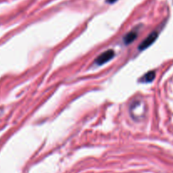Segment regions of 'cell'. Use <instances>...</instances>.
I'll return each instance as SVG.
<instances>
[{
	"mask_svg": "<svg viewBox=\"0 0 173 173\" xmlns=\"http://www.w3.org/2000/svg\"><path fill=\"white\" fill-rule=\"evenodd\" d=\"M155 77V71H150L148 73H146L143 77L140 79V81L143 83H151L154 80Z\"/></svg>",
	"mask_w": 173,
	"mask_h": 173,
	"instance_id": "cell-4",
	"label": "cell"
},
{
	"mask_svg": "<svg viewBox=\"0 0 173 173\" xmlns=\"http://www.w3.org/2000/svg\"><path fill=\"white\" fill-rule=\"evenodd\" d=\"M116 1H117V0H106V2L109 3V4H112V3L116 2Z\"/></svg>",
	"mask_w": 173,
	"mask_h": 173,
	"instance_id": "cell-5",
	"label": "cell"
},
{
	"mask_svg": "<svg viewBox=\"0 0 173 173\" xmlns=\"http://www.w3.org/2000/svg\"><path fill=\"white\" fill-rule=\"evenodd\" d=\"M114 55H115V52L113 50L110 49V50L106 51L100 56L97 57V58L96 59V64L97 65H102V64H106L113 58Z\"/></svg>",
	"mask_w": 173,
	"mask_h": 173,
	"instance_id": "cell-2",
	"label": "cell"
},
{
	"mask_svg": "<svg viewBox=\"0 0 173 173\" xmlns=\"http://www.w3.org/2000/svg\"><path fill=\"white\" fill-rule=\"evenodd\" d=\"M137 37H138V31L136 30H133L131 31L128 32V34L123 37V41L126 45H128V44L132 43L133 41L136 39Z\"/></svg>",
	"mask_w": 173,
	"mask_h": 173,
	"instance_id": "cell-3",
	"label": "cell"
},
{
	"mask_svg": "<svg viewBox=\"0 0 173 173\" xmlns=\"http://www.w3.org/2000/svg\"><path fill=\"white\" fill-rule=\"evenodd\" d=\"M157 37H158V32L157 31L151 32V34L146 37L145 39L143 41V42H142L141 44L139 45V49L143 51L145 50V49H146V48H148L150 46H151L154 42H155V40L157 39Z\"/></svg>",
	"mask_w": 173,
	"mask_h": 173,
	"instance_id": "cell-1",
	"label": "cell"
}]
</instances>
